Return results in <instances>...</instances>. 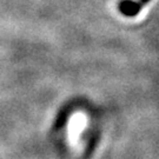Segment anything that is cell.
Here are the masks:
<instances>
[{"label": "cell", "mask_w": 159, "mask_h": 159, "mask_svg": "<svg viewBox=\"0 0 159 159\" xmlns=\"http://www.w3.org/2000/svg\"><path fill=\"white\" fill-rule=\"evenodd\" d=\"M151 0H139V1H133V0H121L119 2V11L121 14L126 17H136L142 11V8L145 5H148Z\"/></svg>", "instance_id": "obj_1"}]
</instances>
